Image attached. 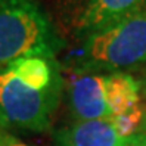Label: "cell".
<instances>
[{"mask_svg":"<svg viewBox=\"0 0 146 146\" xmlns=\"http://www.w3.org/2000/svg\"><path fill=\"white\" fill-rule=\"evenodd\" d=\"M146 64V11L84 38L74 72H115Z\"/></svg>","mask_w":146,"mask_h":146,"instance_id":"obj_3","label":"cell"},{"mask_svg":"<svg viewBox=\"0 0 146 146\" xmlns=\"http://www.w3.org/2000/svg\"><path fill=\"white\" fill-rule=\"evenodd\" d=\"M143 125H145V133H146V118H145V121H143Z\"/></svg>","mask_w":146,"mask_h":146,"instance_id":"obj_9","label":"cell"},{"mask_svg":"<svg viewBox=\"0 0 146 146\" xmlns=\"http://www.w3.org/2000/svg\"><path fill=\"white\" fill-rule=\"evenodd\" d=\"M70 108L75 121L112 118L111 72H74L68 84Z\"/></svg>","mask_w":146,"mask_h":146,"instance_id":"obj_4","label":"cell"},{"mask_svg":"<svg viewBox=\"0 0 146 146\" xmlns=\"http://www.w3.org/2000/svg\"><path fill=\"white\" fill-rule=\"evenodd\" d=\"M143 11L146 0H89L77 25L78 34L87 38Z\"/></svg>","mask_w":146,"mask_h":146,"instance_id":"obj_5","label":"cell"},{"mask_svg":"<svg viewBox=\"0 0 146 146\" xmlns=\"http://www.w3.org/2000/svg\"><path fill=\"white\" fill-rule=\"evenodd\" d=\"M62 84L55 58L24 56L0 66V127L47 131L61 100Z\"/></svg>","mask_w":146,"mask_h":146,"instance_id":"obj_1","label":"cell"},{"mask_svg":"<svg viewBox=\"0 0 146 146\" xmlns=\"http://www.w3.org/2000/svg\"><path fill=\"white\" fill-rule=\"evenodd\" d=\"M0 146H30V145L24 143L16 136L11 134L9 131H6L5 128L0 127Z\"/></svg>","mask_w":146,"mask_h":146,"instance_id":"obj_7","label":"cell"},{"mask_svg":"<svg viewBox=\"0 0 146 146\" xmlns=\"http://www.w3.org/2000/svg\"><path fill=\"white\" fill-rule=\"evenodd\" d=\"M121 146H146V133H136L130 137L124 139Z\"/></svg>","mask_w":146,"mask_h":146,"instance_id":"obj_8","label":"cell"},{"mask_svg":"<svg viewBox=\"0 0 146 146\" xmlns=\"http://www.w3.org/2000/svg\"><path fill=\"white\" fill-rule=\"evenodd\" d=\"M64 46L34 0H0V66L24 56L55 58Z\"/></svg>","mask_w":146,"mask_h":146,"instance_id":"obj_2","label":"cell"},{"mask_svg":"<svg viewBox=\"0 0 146 146\" xmlns=\"http://www.w3.org/2000/svg\"><path fill=\"white\" fill-rule=\"evenodd\" d=\"M124 139L111 119L74 121L55 134L56 146H121Z\"/></svg>","mask_w":146,"mask_h":146,"instance_id":"obj_6","label":"cell"}]
</instances>
